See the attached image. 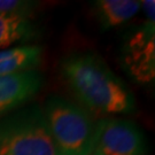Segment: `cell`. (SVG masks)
<instances>
[{
	"label": "cell",
	"instance_id": "obj_1",
	"mask_svg": "<svg viewBox=\"0 0 155 155\" xmlns=\"http://www.w3.org/2000/svg\"><path fill=\"white\" fill-rule=\"evenodd\" d=\"M69 89L82 105L100 114H129L136 109L130 90L93 53H75L61 62Z\"/></svg>",
	"mask_w": 155,
	"mask_h": 155
},
{
	"label": "cell",
	"instance_id": "obj_2",
	"mask_svg": "<svg viewBox=\"0 0 155 155\" xmlns=\"http://www.w3.org/2000/svg\"><path fill=\"white\" fill-rule=\"evenodd\" d=\"M0 155H62L51 136L43 108L29 106L0 117Z\"/></svg>",
	"mask_w": 155,
	"mask_h": 155
},
{
	"label": "cell",
	"instance_id": "obj_3",
	"mask_svg": "<svg viewBox=\"0 0 155 155\" xmlns=\"http://www.w3.org/2000/svg\"><path fill=\"white\" fill-rule=\"evenodd\" d=\"M46 124L62 155H90L95 122L85 108L52 95L43 108Z\"/></svg>",
	"mask_w": 155,
	"mask_h": 155
},
{
	"label": "cell",
	"instance_id": "obj_4",
	"mask_svg": "<svg viewBox=\"0 0 155 155\" xmlns=\"http://www.w3.org/2000/svg\"><path fill=\"white\" fill-rule=\"evenodd\" d=\"M144 133L124 118H102L95 122L90 155H146Z\"/></svg>",
	"mask_w": 155,
	"mask_h": 155
},
{
	"label": "cell",
	"instance_id": "obj_5",
	"mask_svg": "<svg viewBox=\"0 0 155 155\" xmlns=\"http://www.w3.org/2000/svg\"><path fill=\"white\" fill-rule=\"evenodd\" d=\"M146 22L143 28L134 33L127 50V63L133 75L140 81H150L154 78L155 60V1H141Z\"/></svg>",
	"mask_w": 155,
	"mask_h": 155
},
{
	"label": "cell",
	"instance_id": "obj_6",
	"mask_svg": "<svg viewBox=\"0 0 155 155\" xmlns=\"http://www.w3.org/2000/svg\"><path fill=\"white\" fill-rule=\"evenodd\" d=\"M43 82L38 70L0 77V117L27 104L41 89Z\"/></svg>",
	"mask_w": 155,
	"mask_h": 155
},
{
	"label": "cell",
	"instance_id": "obj_7",
	"mask_svg": "<svg viewBox=\"0 0 155 155\" xmlns=\"http://www.w3.org/2000/svg\"><path fill=\"white\" fill-rule=\"evenodd\" d=\"M43 53V47L39 45H21L0 50V77L36 70L41 63Z\"/></svg>",
	"mask_w": 155,
	"mask_h": 155
},
{
	"label": "cell",
	"instance_id": "obj_8",
	"mask_svg": "<svg viewBox=\"0 0 155 155\" xmlns=\"http://www.w3.org/2000/svg\"><path fill=\"white\" fill-rule=\"evenodd\" d=\"M37 35L29 15L0 12V50L11 48L16 43H27Z\"/></svg>",
	"mask_w": 155,
	"mask_h": 155
},
{
	"label": "cell",
	"instance_id": "obj_9",
	"mask_svg": "<svg viewBox=\"0 0 155 155\" xmlns=\"http://www.w3.org/2000/svg\"><path fill=\"white\" fill-rule=\"evenodd\" d=\"M102 29H110L127 22L141 9L139 0H98L94 2Z\"/></svg>",
	"mask_w": 155,
	"mask_h": 155
},
{
	"label": "cell",
	"instance_id": "obj_10",
	"mask_svg": "<svg viewBox=\"0 0 155 155\" xmlns=\"http://www.w3.org/2000/svg\"><path fill=\"white\" fill-rule=\"evenodd\" d=\"M36 4L32 1H21V0H0V12L15 13L29 15L31 14Z\"/></svg>",
	"mask_w": 155,
	"mask_h": 155
}]
</instances>
